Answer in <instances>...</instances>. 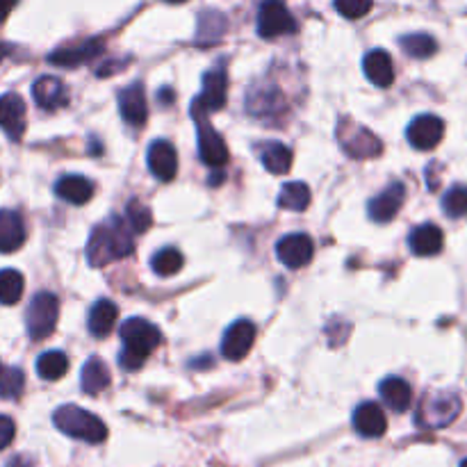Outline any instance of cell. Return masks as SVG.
<instances>
[{
	"label": "cell",
	"mask_w": 467,
	"mask_h": 467,
	"mask_svg": "<svg viewBox=\"0 0 467 467\" xmlns=\"http://www.w3.org/2000/svg\"><path fill=\"white\" fill-rule=\"evenodd\" d=\"M133 230L121 217H109L108 221L99 223L92 230V238L87 242V260L92 267H105L115 260L125 258L135 249Z\"/></svg>",
	"instance_id": "6da1fadb"
},
{
	"label": "cell",
	"mask_w": 467,
	"mask_h": 467,
	"mask_svg": "<svg viewBox=\"0 0 467 467\" xmlns=\"http://www.w3.org/2000/svg\"><path fill=\"white\" fill-rule=\"evenodd\" d=\"M121 340H124V351L119 353L121 367L128 369V372H135L160 347L162 333L151 322L133 317L121 326Z\"/></svg>",
	"instance_id": "7a4b0ae2"
},
{
	"label": "cell",
	"mask_w": 467,
	"mask_h": 467,
	"mask_svg": "<svg viewBox=\"0 0 467 467\" xmlns=\"http://www.w3.org/2000/svg\"><path fill=\"white\" fill-rule=\"evenodd\" d=\"M52 422L58 426L60 431L67 436L76 438V440L89 442V445H99L108 438V426L101 417H96L89 410L78 408V406H62L55 410Z\"/></svg>",
	"instance_id": "3957f363"
},
{
	"label": "cell",
	"mask_w": 467,
	"mask_h": 467,
	"mask_svg": "<svg viewBox=\"0 0 467 467\" xmlns=\"http://www.w3.org/2000/svg\"><path fill=\"white\" fill-rule=\"evenodd\" d=\"M335 135H338L342 151L353 160H372V157L383 153V144H381L379 137L374 135L369 128H365V125L353 124L349 117L340 119Z\"/></svg>",
	"instance_id": "277c9868"
},
{
	"label": "cell",
	"mask_w": 467,
	"mask_h": 467,
	"mask_svg": "<svg viewBox=\"0 0 467 467\" xmlns=\"http://www.w3.org/2000/svg\"><path fill=\"white\" fill-rule=\"evenodd\" d=\"M461 399L454 392H429L417 408V424L426 429L449 426L461 415Z\"/></svg>",
	"instance_id": "5b68a950"
},
{
	"label": "cell",
	"mask_w": 467,
	"mask_h": 467,
	"mask_svg": "<svg viewBox=\"0 0 467 467\" xmlns=\"http://www.w3.org/2000/svg\"><path fill=\"white\" fill-rule=\"evenodd\" d=\"M60 317V299L51 292H39L30 302L26 310V324L28 333L32 340L48 338L55 326H58Z\"/></svg>",
	"instance_id": "8992f818"
},
{
	"label": "cell",
	"mask_w": 467,
	"mask_h": 467,
	"mask_svg": "<svg viewBox=\"0 0 467 467\" xmlns=\"http://www.w3.org/2000/svg\"><path fill=\"white\" fill-rule=\"evenodd\" d=\"M296 21L280 0H265L258 10V35L262 39L294 35Z\"/></svg>",
	"instance_id": "52a82bcc"
},
{
	"label": "cell",
	"mask_w": 467,
	"mask_h": 467,
	"mask_svg": "<svg viewBox=\"0 0 467 467\" xmlns=\"http://www.w3.org/2000/svg\"><path fill=\"white\" fill-rule=\"evenodd\" d=\"M192 115L198 125V156H201V160L208 166H223L229 162V149H226L223 137L208 124L205 112L192 109Z\"/></svg>",
	"instance_id": "ba28073f"
},
{
	"label": "cell",
	"mask_w": 467,
	"mask_h": 467,
	"mask_svg": "<svg viewBox=\"0 0 467 467\" xmlns=\"http://www.w3.org/2000/svg\"><path fill=\"white\" fill-rule=\"evenodd\" d=\"M406 137L417 151H431L445 137V121L436 115L415 117L406 130Z\"/></svg>",
	"instance_id": "9c48e42d"
},
{
	"label": "cell",
	"mask_w": 467,
	"mask_h": 467,
	"mask_svg": "<svg viewBox=\"0 0 467 467\" xmlns=\"http://www.w3.org/2000/svg\"><path fill=\"white\" fill-rule=\"evenodd\" d=\"M226 92H229V80L221 68H213L203 76V92L198 99H194L192 109L197 112H217L226 105Z\"/></svg>",
	"instance_id": "30bf717a"
},
{
	"label": "cell",
	"mask_w": 467,
	"mask_h": 467,
	"mask_svg": "<svg viewBox=\"0 0 467 467\" xmlns=\"http://www.w3.org/2000/svg\"><path fill=\"white\" fill-rule=\"evenodd\" d=\"M312 239L308 238L306 233H292L286 235V238L280 239L278 245H276V255L286 267L290 270H302L306 267L308 262L312 260Z\"/></svg>",
	"instance_id": "8fae6325"
},
{
	"label": "cell",
	"mask_w": 467,
	"mask_h": 467,
	"mask_svg": "<svg viewBox=\"0 0 467 467\" xmlns=\"http://www.w3.org/2000/svg\"><path fill=\"white\" fill-rule=\"evenodd\" d=\"M255 342V326L249 319H238L229 331L223 333L221 340V353L223 358L229 360H242L246 358V353L251 351Z\"/></svg>",
	"instance_id": "7c38bea8"
},
{
	"label": "cell",
	"mask_w": 467,
	"mask_h": 467,
	"mask_svg": "<svg viewBox=\"0 0 467 467\" xmlns=\"http://www.w3.org/2000/svg\"><path fill=\"white\" fill-rule=\"evenodd\" d=\"M0 128L12 141H19L26 133V103L19 93L0 96Z\"/></svg>",
	"instance_id": "4fadbf2b"
},
{
	"label": "cell",
	"mask_w": 467,
	"mask_h": 467,
	"mask_svg": "<svg viewBox=\"0 0 467 467\" xmlns=\"http://www.w3.org/2000/svg\"><path fill=\"white\" fill-rule=\"evenodd\" d=\"M406 201V187L401 182H392L379 194L374 197L367 205V213L372 221L379 223H388L397 217V213L401 210Z\"/></svg>",
	"instance_id": "5bb4252c"
},
{
	"label": "cell",
	"mask_w": 467,
	"mask_h": 467,
	"mask_svg": "<svg viewBox=\"0 0 467 467\" xmlns=\"http://www.w3.org/2000/svg\"><path fill=\"white\" fill-rule=\"evenodd\" d=\"M32 99L46 112H55V109L67 108L71 96H68V89L62 80L55 76H44L32 85Z\"/></svg>",
	"instance_id": "9a60e30c"
},
{
	"label": "cell",
	"mask_w": 467,
	"mask_h": 467,
	"mask_svg": "<svg viewBox=\"0 0 467 467\" xmlns=\"http://www.w3.org/2000/svg\"><path fill=\"white\" fill-rule=\"evenodd\" d=\"M119 109H121V117L125 119V124L135 125V128L144 125L146 119H149V105H146L144 85L135 83L130 85V87H125L124 92L119 93Z\"/></svg>",
	"instance_id": "2e32d148"
},
{
	"label": "cell",
	"mask_w": 467,
	"mask_h": 467,
	"mask_svg": "<svg viewBox=\"0 0 467 467\" xmlns=\"http://www.w3.org/2000/svg\"><path fill=\"white\" fill-rule=\"evenodd\" d=\"M149 169L160 181H173L178 173V153L173 144L165 140L153 141L151 149H149Z\"/></svg>",
	"instance_id": "e0dca14e"
},
{
	"label": "cell",
	"mask_w": 467,
	"mask_h": 467,
	"mask_svg": "<svg viewBox=\"0 0 467 467\" xmlns=\"http://www.w3.org/2000/svg\"><path fill=\"white\" fill-rule=\"evenodd\" d=\"M353 429L363 438H381L388 429V420L379 404L365 401L353 410Z\"/></svg>",
	"instance_id": "ac0fdd59"
},
{
	"label": "cell",
	"mask_w": 467,
	"mask_h": 467,
	"mask_svg": "<svg viewBox=\"0 0 467 467\" xmlns=\"http://www.w3.org/2000/svg\"><path fill=\"white\" fill-rule=\"evenodd\" d=\"M26 242V223L14 210H0V254H14Z\"/></svg>",
	"instance_id": "d6986e66"
},
{
	"label": "cell",
	"mask_w": 467,
	"mask_h": 467,
	"mask_svg": "<svg viewBox=\"0 0 467 467\" xmlns=\"http://www.w3.org/2000/svg\"><path fill=\"white\" fill-rule=\"evenodd\" d=\"M442 245H445V235H442V230L438 229L436 223H422L408 238L410 251L420 255V258L438 255L442 251Z\"/></svg>",
	"instance_id": "ffe728a7"
},
{
	"label": "cell",
	"mask_w": 467,
	"mask_h": 467,
	"mask_svg": "<svg viewBox=\"0 0 467 467\" xmlns=\"http://www.w3.org/2000/svg\"><path fill=\"white\" fill-rule=\"evenodd\" d=\"M103 52V42L101 39H89V42L78 44V46L60 48L51 55L52 64H62V67H80L85 62H92L93 58H99Z\"/></svg>",
	"instance_id": "44dd1931"
},
{
	"label": "cell",
	"mask_w": 467,
	"mask_h": 467,
	"mask_svg": "<svg viewBox=\"0 0 467 467\" xmlns=\"http://www.w3.org/2000/svg\"><path fill=\"white\" fill-rule=\"evenodd\" d=\"M365 76L369 83H374L376 87H390L395 83V64L385 51H372L365 55L363 60Z\"/></svg>",
	"instance_id": "7402d4cb"
},
{
	"label": "cell",
	"mask_w": 467,
	"mask_h": 467,
	"mask_svg": "<svg viewBox=\"0 0 467 467\" xmlns=\"http://www.w3.org/2000/svg\"><path fill=\"white\" fill-rule=\"evenodd\" d=\"M117 319H119V308L115 306V302L101 299L89 310V333H92L93 338H105V335L112 333Z\"/></svg>",
	"instance_id": "603a6c76"
},
{
	"label": "cell",
	"mask_w": 467,
	"mask_h": 467,
	"mask_svg": "<svg viewBox=\"0 0 467 467\" xmlns=\"http://www.w3.org/2000/svg\"><path fill=\"white\" fill-rule=\"evenodd\" d=\"M379 392L383 404L388 406V408L397 410V413H404V410H408L410 404H413V390H410V385L406 383L404 379H399V376H388V379L381 381Z\"/></svg>",
	"instance_id": "cb8c5ba5"
},
{
	"label": "cell",
	"mask_w": 467,
	"mask_h": 467,
	"mask_svg": "<svg viewBox=\"0 0 467 467\" xmlns=\"http://www.w3.org/2000/svg\"><path fill=\"white\" fill-rule=\"evenodd\" d=\"M55 194L71 205H85L93 197V185L85 176H62L55 182Z\"/></svg>",
	"instance_id": "d4e9b609"
},
{
	"label": "cell",
	"mask_w": 467,
	"mask_h": 467,
	"mask_svg": "<svg viewBox=\"0 0 467 467\" xmlns=\"http://www.w3.org/2000/svg\"><path fill=\"white\" fill-rule=\"evenodd\" d=\"M109 385V369L99 356L87 360V365L83 367V390L87 395L96 397L101 395L105 388Z\"/></svg>",
	"instance_id": "484cf974"
},
{
	"label": "cell",
	"mask_w": 467,
	"mask_h": 467,
	"mask_svg": "<svg viewBox=\"0 0 467 467\" xmlns=\"http://www.w3.org/2000/svg\"><path fill=\"white\" fill-rule=\"evenodd\" d=\"M310 205V187L306 182H287L278 194V208L303 213Z\"/></svg>",
	"instance_id": "4316f807"
},
{
	"label": "cell",
	"mask_w": 467,
	"mask_h": 467,
	"mask_svg": "<svg viewBox=\"0 0 467 467\" xmlns=\"http://www.w3.org/2000/svg\"><path fill=\"white\" fill-rule=\"evenodd\" d=\"M262 166L270 173L283 176V173H287L292 169V151L286 144H280V141H271V144L265 146V151H262Z\"/></svg>",
	"instance_id": "83f0119b"
},
{
	"label": "cell",
	"mask_w": 467,
	"mask_h": 467,
	"mask_svg": "<svg viewBox=\"0 0 467 467\" xmlns=\"http://www.w3.org/2000/svg\"><path fill=\"white\" fill-rule=\"evenodd\" d=\"M399 46L408 58H415V60L431 58L433 52L438 51L436 39H433L431 35H424V32H413V35L401 36Z\"/></svg>",
	"instance_id": "f1b7e54d"
},
{
	"label": "cell",
	"mask_w": 467,
	"mask_h": 467,
	"mask_svg": "<svg viewBox=\"0 0 467 467\" xmlns=\"http://www.w3.org/2000/svg\"><path fill=\"white\" fill-rule=\"evenodd\" d=\"M68 372V358L64 351H46L36 360V374L44 381H60Z\"/></svg>",
	"instance_id": "f546056e"
},
{
	"label": "cell",
	"mask_w": 467,
	"mask_h": 467,
	"mask_svg": "<svg viewBox=\"0 0 467 467\" xmlns=\"http://www.w3.org/2000/svg\"><path fill=\"white\" fill-rule=\"evenodd\" d=\"M23 287H26V280H23L21 271H0V303H3V306H14V303L21 302Z\"/></svg>",
	"instance_id": "4dcf8cb0"
},
{
	"label": "cell",
	"mask_w": 467,
	"mask_h": 467,
	"mask_svg": "<svg viewBox=\"0 0 467 467\" xmlns=\"http://www.w3.org/2000/svg\"><path fill=\"white\" fill-rule=\"evenodd\" d=\"M223 32H226V19H223L219 12H205V14H201L197 32V42L201 44V46L217 44Z\"/></svg>",
	"instance_id": "1f68e13d"
},
{
	"label": "cell",
	"mask_w": 467,
	"mask_h": 467,
	"mask_svg": "<svg viewBox=\"0 0 467 467\" xmlns=\"http://www.w3.org/2000/svg\"><path fill=\"white\" fill-rule=\"evenodd\" d=\"M182 254L173 246H166V249L157 251L151 260V267L157 276H173L182 270Z\"/></svg>",
	"instance_id": "d6a6232c"
},
{
	"label": "cell",
	"mask_w": 467,
	"mask_h": 467,
	"mask_svg": "<svg viewBox=\"0 0 467 467\" xmlns=\"http://www.w3.org/2000/svg\"><path fill=\"white\" fill-rule=\"evenodd\" d=\"M26 388V374L21 367H5L0 374V397L3 399H19Z\"/></svg>",
	"instance_id": "836d02e7"
},
{
	"label": "cell",
	"mask_w": 467,
	"mask_h": 467,
	"mask_svg": "<svg viewBox=\"0 0 467 467\" xmlns=\"http://www.w3.org/2000/svg\"><path fill=\"white\" fill-rule=\"evenodd\" d=\"M125 223H128V229L135 235L146 233V230L151 229V223H153L151 210L146 208L141 201L133 198V201L128 203V208H125Z\"/></svg>",
	"instance_id": "e575fe53"
},
{
	"label": "cell",
	"mask_w": 467,
	"mask_h": 467,
	"mask_svg": "<svg viewBox=\"0 0 467 467\" xmlns=\"http://www.w3.org/2000/svg\"><path fill=\"white\" fill-rule=\"evenodd\" d=\"M442 210L449 219H461L467 214V187L456 185L442 197Z\"/></svg>",
	"instance_id": "d590c367"
},
{
	"label": "cell",
	"mask_w": 467,
	"mask_h": 467,
	"mask_svg": "<svg viewBox=\"0 0 467 467\" xmlns=\"http://www.w3.org/2000/svg\"><path fill=\"white\" fill-rule=\"evenodd\" d=\"M335 10L344 16V19H363L369 10H372V0H335Z\"/></svg>",
	"instance_id": "8d00e7d4"
},
{
	"label": "cell",
	"mask_w": 467,
	"mask_h": 467,
	"mask_svg": "<svg viewBox=\"0 0 467 467\" xmlns=\"http://www.w3.org/2000/svg\"><path fill=\"white\" fill-rule=\"evenodd\" d=\"M14 436H16L14 422H12L7 415H0V452H3L5 447L12 445Z\"/></svg>",
	"instance_id": "74e56055"
},
{
	"label": "cell",
	"mask_w": 467,
	"mask_h": 467,
	"mask_svg": "<svg viewBox=\"0 0 467 467\" xmlns=\"http://www.w3.org/2000/svg\"><path fill=\"white\" fill-rule=\"evenodd\" d=\"M7 467H35V463H32V458L28 456H14L10 463H7Z\"/></svg>",
	"instance_id": "f35d334b"
},
{
	"label": "cell",
	"mask_w": 467,
	"mask_h": 467,
	"mask_svg": "<svg viewBox=\"0 0 467 467\" xmlns=\"http://www.w3.org/2000/svg\"><path fill=\"white\" fill-rule=\"evenodd\" d=\"M12 7H14V0H0V21H5Z\"/></svg>",
	"instance_id": "ab89813d"
},
{
	"label": "cell",
	"mask_w": 467,
	"mask_h": 467,
	"mask_svg": "<svg viewBox=\"0 0 467 467\" xmlns=\"http://www.w3.org/2000/svg\"><path fill=\"white\" fill-rule=\"evenodd\" d=\"M10 52H12L10 44H0V62H3V60H5Z\"/></svg>",
	"instance_id": "60d3db41"
},
{
	"label": "cell",
	"mask_w": 467,
	"mask_h": 467,
	"mask_svg": "<svg viewBox=\"0 0 467 467\" xmlns=\"http://www.w3.org/2000/svg\"><path fill=\"white\" fill-rule=\"evenodd\" d=\"M166 3H185V0H166Z\"/></svg>",
	"instance_id": "b9f144b4"
},
{
	"label": "cell",
	"mask_w": 467,
	"mask_h": 467,
	"mask_svg": "<svg viewBox=\"0 0 467 467\" xmlns=\"http://www.w3.org/2000/svg\"><path fill=\"white\" fill-rule=\"evenodd\" d=\"M461 467H467V458H465V461H463V463H461Z\"/></svg>",
	"instance_id": "7bdbcfd3"
},
{
	"label": "cell",
	"mask_w": 467,
	"mask_h": 467,
	"mask_svg": "<svg viewBox=\"0 0 467 467\" xmlns=\"http://www.w3.org/2000/svg\"><path fill=\"white\" fill-rule=\"evenodd\" d=\"M0 374H3V365H0Z\"/></svg>",
	"instance_id": "ee69618b"
}]
</instances>
